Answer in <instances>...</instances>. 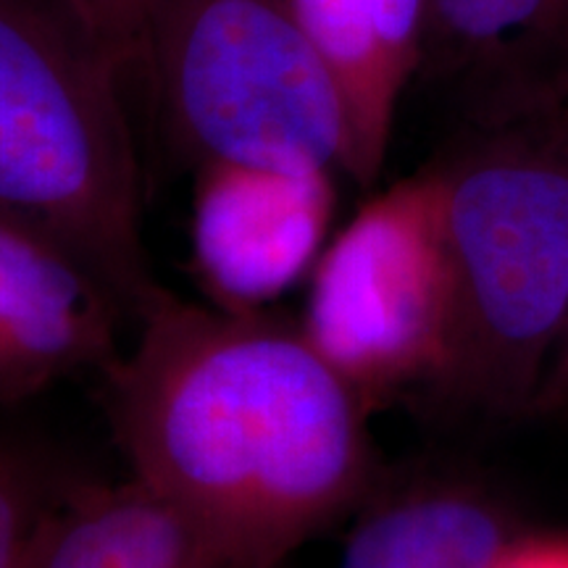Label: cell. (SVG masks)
<instances>
[{"label": "cell", "mask_w": 568, "mask_h": 568, "mask_svg": "<svg viewBox=\"0 0 568 568\" xmlns=\"http://www.w3.org/2000/svg\"><path fill=\"white\" fill-rule=\"evenodd\" d=\"M122 82L59 0H0V222L61 245L140 314L159 284Z\"/></svg>", "instance_id": "3957f363"}, {"label": "cell", "mask_w": 568, "mask_h": 568, "mask_svg": "<svg viewBox=\"0 0 568 568\" xmlns=\"http://www.w3.org/2000/svg\"><path fill=\"white\" fill-rule=\"evenodd\" d=\"M429 53L479 84L477 124L568 105V0H426Z\"/></svg>", "instance_id": "9c48e42d"}, {"label": "cell", "mask_w": 568, "mask_h": 568, "mask_svg": "<svg viewBox=\"0 0 568 568\" xmlns=\"http://www.w3.org/2000/svg\"><path fill=\"white\" fill-rule=\"evenodd\" d=\"M535 416H556L568 422V335L545 376L542 393L537 397Z\"/></svg>", "instance_id": "9a60e30c"}, {"label": "cell", "mask_w": 568, "mask_h": 568, "mask_svg": "<svg viewBox=\"0 0 568 568\" xmlns=\"http://www.w3.org/2000/svg\"><path fill=\"white\" fill-rule=\"evenodd\" d=\"M122 303L82 261L0 222V403H19L90 366H111Z\"/></svg>", "instance_id": "52a82bcc"}, {"label": "cell", "mask_w": 568, "mask_h": 568, "mask_svg": "<svg viewBox=\"0 0 568 568\" xmlns=\"http://www.w3.org/2000/svg\"><path fill=\"white\" fill-rule=\"evenodd\" d=\"M122 80L151 71V32L161 0H59Z\"/></svg>", "instance_id": "7c38bea8"}, {"label": "cell", "mask_w": 568, "mask_h": 568, "mask_svg": "<svg viewBox=\"0 0 568 568\" xmlns=\"http://www.w3.org/2000/svg\"><path fill=\"white\" fill-rule=\"evenodd\" d=\"M495 568H568V535L524 531Z\"/></svg>", "instance_id": "5bb4252c"}, {"label": "cell", "mask_w": 568, "mask_h": 568, "mask_svg": "<svg viewBox=\"0 0 568 568\" xmlns=\"http://www.w3.org/2000/svg\"><path fill=\"white\" fill-rule=\"evenodd\" d=\"M138 316V343L109 366L132 479L240 568H276L379 485L372 410L301 324L161 287Z\"/></svg>", "instance_id": "6da1fadb"}, {"label": "cell", "mask_w": 568, "mask_h": 568, "mask_svg": "<svg viewBox=\"0 0 568 568\" xmlns=\"http://www.w3.org/2000/svg\"><path fill=\"white\" fill-rule=\"evenodd\" d=\"M308 282L303 335L368 410L435 393L456 316L437 169L372 197L326 243Z\"/></svg>", "instance_id": "5b68a950"}, {"label": "cell", "mask_w": 568, "mask_h": 568, "mask_svg": "<svg viewBox=\"0 0 568 568\" xmlns=\"http://www.w3.org/2000/svg\"><path fill=\"white\" fill-rule=\"evenodd\" d=\"M524 531L514 503L474 474L379 479L337 568H495Z\"/></svg>", "instance_id": "ba28073f"}, {"label": "cell", "mask_w": 568, "mask_h": 568, "mask_svg": "<svg viewBox=\"0 0 568 568\" xmlns=\"http://www.w3.org/2000/svg\"><path fill=\"white\" fill-rule=\"evenodd\" d=\"M148 74L201 163L347 174L343 92L295 0H161Z\"/></svg>", "instance_id": "277c9868"}, {"label": "cell", "mask_w": 568, "mask_h": 568, "mask_svg": "<svg viewBox=\"0 0 568 568\" xmlns=\"http://www.w3.org/2000/svg\"><path fill=\"white\" fill-rule=\"evenodd\" d=\"M21 568H240L203 527L138 479L51 497Z\"/></svg>", "instance_id": "8fae6325"}, {"label": "cell", "mask_w": 568, "mask_h": 568, "mask_svg": "<svg viewBox=\"0 0 568 568\" xmlns=\"http://www.w3.org/2000/svg\"><path fill=\"white\" fill-rule=\"evenodd\" d=\"M53 493L38 464L0 443V568L24 566L34 529Z\"/></svg>", "instance_id": "4fadbf2b"}, {"label": "cell", "mask_w": 568, "mask_h": 568, "mask_svg": "<svg viewBox=\"0 0 568 568\" xmlns=\"http://www.w3.org/2000/svg\"><path fill=\"white\" fill-rule=\"evenodd\" d=\"M335 174L201 163L193 195V264L211 305L255 314L311 276L329 243Z\"/></svg>", "instance_id": "8992f818"}, {"label": "cell", "mask_w": 568, "mask_h": 568, "mask_svg": "<svg viewBox=\"0 0 568 568\" xmlns=\"http://www.w3.org/2000/svg\"><path fill=\"white\" fill-rule=\"evenodd\" d=\"M453 343L429 397L453 414H535L568 335V105L481 122L435 163Z\"/></svg>", "instance_id": "7a4b0ae2"}, {"label": "cell", "mask_w": 568, "mask_h": 568, "mask_svg": "<svg viewBox=\"0 0 568 568\" xmlns=\"http://www.w3.org/2000/svg\"><path fill=\"white\" fill-rule=\"evenodd\" d=\"M339 84L351 130L347 174L372 184L424 59L426 0H295Z\"/></svg>", "instance_id": "30bf717a"}]
</instances>
